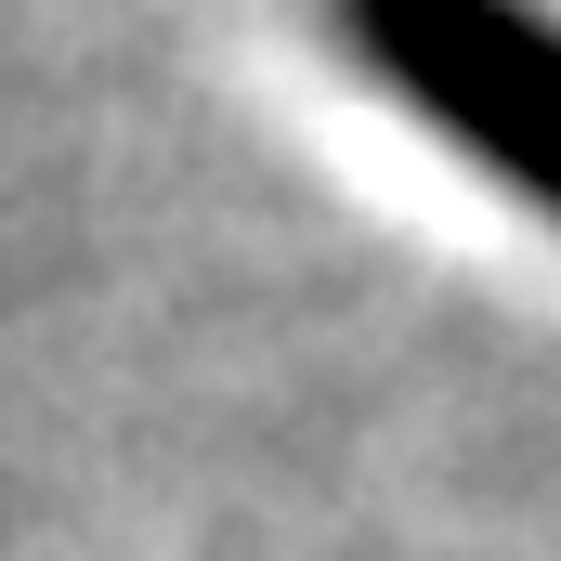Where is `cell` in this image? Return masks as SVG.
I'll list each match as a JSON object with an SVG mask.
<instances>
[{
    "label": "cell",
    "mask_w": 561,
    "mask_h": 561,
    "mask_svg": "<svg viewBox=\"0 0 561 561\" xmlns=\"http://www.w3.org/2000/svg\"><path fill=\"white\" fill-rule=\"evenodd\" d=\"M327 26L496 196L561 222V13L549 0H327Z\"/></svg>",
    "instance_id": "cell-1"
}]
</instances>
